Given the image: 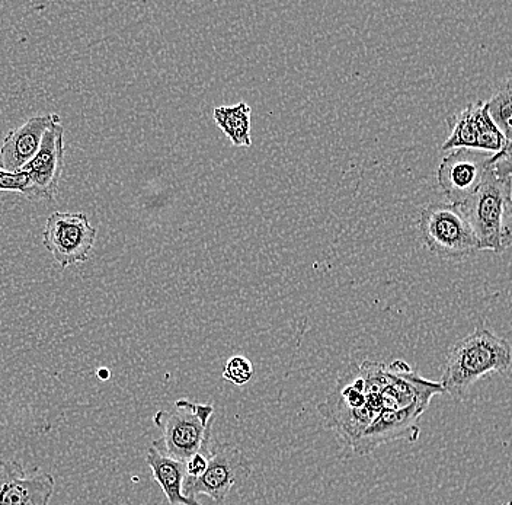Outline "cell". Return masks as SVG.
Here are the masks:
<instances>
[{
    "label": "cell",
    "instance_id": "cell-1",
    "mask_svg": "<svg viewBox=\"0 0 512 505\" xmlns=\"http://www.w3.org/2000/svg\"><path fill=\"white\" fill-rule=\"evenodd\" d=\"M511 367V344L478 325L450 348L440 383L444 393L462 399L482 377L508 372Z\"/></svg>",
    "mask_w": 512,
    "mask_h": 505
},
{
    "label": "cell",
    "instance_id": "cell-2",
    "mask_svg": "<svg viewBox=\"0 0 512 505\" xmlns=\"http://www.w3.org/2000/svg\"><path fill=\"white\" fill-rule=\"evenodd\" d=\"M213 414V405L179 399L174 408L162 409L153 417L162 431V437L153 444L165 455L185 463L195 453L210 450Z\"/></svg>",
    "mask_w": 512,
    "mask_h": 505
},
{
    "label": "cell",
    "instance_id": "cell-3",
    "mask_svg": "<svg viewBox=\"0 0 512 505\" xmlns=\"http://www.w3.org/2000/svg\"><path fill=\"white\" fill-rule=\"evenodd\" d=\"M366 404V380L360 364L352 363L339 375L334 389L328 393L326 402L319 405L318 411L339 439L352 447L373 424Z\"/></svg>",
    "mask_w": 512,
    "mask_h": 505
},
{
    "label": "cell",
    "instance_id": "cell-4",
    "mask_svg": "<svg viewBox=\"0 0 512 505\" xmlns=\"http://www.w3.org/2000/svg\"><path fill=\"white\" fill-rule=\"evenodd\" d=\"M511 198L512 178L496 174L492 166L478 190L457 206L478 239L479 251L502 254V219Z\"/></svg>",
    "mask_w": 512,
    "mask_h": 505
},
{
    "label": "cell",
    "instance_id": "cell-5",
    "mask_svg": "<svg viewBox=\"0 0 512 505\" xmlns=\"http://www.w3.org/2000/svg\"><path fill=\"white\" fill-rule=\"evenodd\" d=\"M418 230L428 251L444 260H460L479 251L475 233L454 204H428L419 216Z\"/></svg>",
    "mask_w": 512,
    "mask_h": 505
},
{
    "label": "cell",
    "instance_id": "cell-6",
    "mask_svg": "<svg viewBox=\"0 0 512 505\" xmlns=\"http://www.w3.org/2000/svg\"><path fill=\"white\" fill-rule=\"evenodd\" d=\"M252 463L239 447L232 444H216L211 449L207 471L198 479H185L184 492L194 500L207 495L217 503H223L239 482L251 476Z\"/></svg>",
    "mask_w": 512,
    "mask_h": 505
},
{
    "label": "cell",
    "instance_id": "cell-7",
    "mask_svg": "<svg viewBox=\"0 0 512 505\" xmlns=\"http://www.w3.org/2000/svg\"><path fill=\"white\" fill-rule=\"evenodd\" d=\"M96 241V229L82 212H56L48 217L43 244L62 268L89 260Z\"/></svg>",
    "mask_w": 512,
    "mask_h": 505
},
{
    "label": "cell",
    "instance_id": "cell-8",
    "mask_svg": "<svg viewBox=\"0 0 512 505\" xmlns=\"http://www.w3.org/2000/svg\"><path fill=\"white\" fill-rule=\"evenodd\" d=\"M492 153L475 149L451 150L437 169V182L444 196L460 206L480 187L492 168Z\"/></svg>",
    "mask_w": 512,
    "mask_h": 505
},
{
    "label": "cell",
    "instance_id": "cell-9",
    "mask_svg": "<svg viewBox=\"0 0 512 505\" xmlns=\"http://www.w3.org/2000/svg\"><path fill=\"white\" fill-rule=\"evenodd\" d=\"M447 123L451 131L441 146L443 152L475 149L496 155L505 147L504 136L492 121L486 108V101H476L467 105L460 113L451 115Z\"/></svg>",
    "mask_w": 512,
    "mask_h": 505
},
{
    "label": "cell",
    "instance_id": "cell-10",
    "mask_svg": "<svg viewBox=\"0 0 512 505\" xmlns=\"http://www.w3.org/2000/svg\"><path fill=\"white\" fill-rule=\"evenodd\" d=\"M63 168L64 129L59 118L48 127L35 158L19 171L30 178L32 201H53L59 188Z\"/></svg>",
    "mask_w": 512,
    "mask_h": 505
},
{
    "label": "cell",
    "instance_id": "cell-11",
    "mask_svg": "<svg viewBox=\"0 0 512 505\" xmlns=\"http://www.w3.org/2000/svg\"><path fill=\"white\" fill-rule=\"evenodd\" d=\"M54 489L51 473L27 475L16 460L0 459V505H50Z\"/></svg>",
    "mask_w": 512,
    "mask_h": 505
},
{
    "label": "cell",
    "instance_id": "cell-12",
    "mask_svg": "<svg viewBox=\"0 0 512 505\" xmlns=\"http://www.w3.org/2000/svg\"><path fill=\"white\" fill-rule=\"evenodd\" d=\"M59 118L57 114L34 115L21 126L9 131L0 146L3 171L19 172L31 162L40 150L48 127Z\"/></svg>",
    "mask_w": 512,
    "mask_h": 505
},
{
    "label": "cell",
    "instance_id": "cell-13",
    "mask_svg": "<svg viewBox=\"0 0 512 505\" xmlns=\"http://www.w3.org/2000/svg\"><path fill=\"white\" fill-rule=\"evenodd\" d=\"M146 463L153 478L158 482L165 494L166 500L171 505H203L198 500L188 497L184 492L185 463L179 462L174 457L165 455L155 444H150L147 449Z\"/></svg>",
    "mask_w": 512,
    "mask_h": 505
},
{
    "label": "cell",
    "instance_id": "cell-14",
    "mask_svg": "<svg viewBox=\"0 0 512 505\" xmlns=\"http://www.w3.org/2000/svg\"><path fill=\"white\" fill-rule=\"evenodd\" d=\"M213 118L224 136L236 147H251V107L246 102L213 110Z\"/></svg>",
    "mask_w": 512,
    "mask_h": 505
},
{
    "label": "cell",
    "instance_id": "cell-15",
    "mask_svg": "<svg viewBox=\"0 0 512 505\" xmlns=\"http://www.w3.org/2000/svg\"><path fill=\"white\" fill-rule=\"evenodd\" d=\"M486 108L504 136L505 147L501 152H512V78L496 86L494 94L486 101Z\"/></svg>",
    "mask_w": 512,
    "mask_h": 505
},
{
    "label": "cell",
    "instance_id": "cell-16",
    "mask_svg": "<svg viewBox=\"0 0 512 505\" xmlns=\"http://www.w3.org/2000/svg\"><path fill=\"white\" fill-rule=\"evenodd\" d=\"M254 376V366L251 360L243 356H233L223 367V379L235 386H243L251 382Z\"/></svg>",
    "mask_w": 512,
    "mask_h": 505
},
{
    "label": "cell",
    "instance_id": "cell-17",
    "mask_svg": "<svg viewBox=\"0 0 512 505\" xmlns=\"http://www.w3.org/2000/svg\"><path fill=\"white\" fill-rule=\"evenodd\" d=\"M0 191L18 193L32 200L31 181L24 172H6L0 168Z\"/></svg>",
    "mask_w": 512,
    "mask_h": 505
},
{
    "label": "cell",
    "instance_id": "cell-18",
    "mask_svg": "<svg viewBox=\"0 0 512 505\" xmlns=\"http://www.w3.org/2000/svg\"><path fill=\"white\" fill-rule=\"evenodd\" d=\"M211 449L203 450V452L195 453L185 462V473L187 479H198L207 471L208 462H210Z\"/></svg>",
    "mask_w": 512,
    "mask_h": 505
},
{
    "label": "cell",
    "instance_id": "cell-19",
    "mask_svg": "<svg viewBox=\"0 0 512 505\" xmlns=\"http://www.w3.org/2000/svg\"><path fill=\"white\" fill-rule=\"evenodd\" d=\"M499 505H512V501H505V503L499 504Z\"/></svg>",
    "mask_w": 512,
    "mask_h": 505
}]
</instances>
